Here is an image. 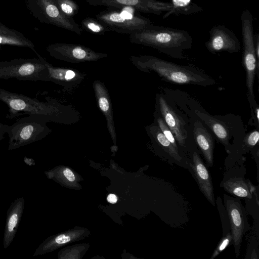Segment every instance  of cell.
Masks as SVG:
<instances>
[{
    "mask_svg": "<svg viewBox=\"0 0 259 259\" xmlns=\"http://www.w3.org/2000/svg\"><path fill=\"white\" fill-rule=\"evenodd\" d=\"M46 99V102H41L0 88V101L7 105L9 112L7 117L9 119L27 114L46 122L68 124L75 123L79 120V113L71 105H63L50 97Z\"/></svg>",
    "mask_w": 259,
    "mask_h": 259,
    "instance_id": "cell-1",
    "label": "cell"
},
{
    "mask_svg": "<svg viewBox=\"0 0 259 259\" xmlns=\"http://www.w3.org/2000/svg\"><path fill=\"white\" fill-rule=\"evenodd\" d=\"M129 39L177 59L185 58L183 52L191 49L193 43L188 31L153 24L129 34Z\"/></svg>",
    "mask_w": 259,
    "mask_h": 259,
    "instance_id": "cell-2",
    "label": "cell"
},
{
    "mask_svg": "<svg viewBox=\"0 0 259 259\" xmlns=\"http://www.w3.org/2000/svg\"><path fill=\"white\" fill-rule=\"evenodd\" d=\"M130 60L140 70L153 71L165 81L177 84L208 86L215 84L207 74L191 65L182 66L152 56H132Z\"/></svg>",
    "mask_w": 259,
    "mask_h": 259,
    "instance_id": "cell-3",
    "label": "cell"
},
{
    "mask_svg": "<svg viewBox=\"0 0 259 259\" xmlns=\"http://www.w3.org/2000/svg\"><path fill=\"white\" fill-rule=\"evenodd\" d=\"M253 21L251 12L247 9H244L241 14L243 41L242 64L246 74L247 98L251 110L257 105L253 93V84L255 76L258 74V61L255 53Z\"/></svg>",
    "mask_w": 259,
    "mask_h": 259,
    "instance_id": "cell-4",
    "label": "cell"
},
{
    "mask_svg": "<svg viewBox=\"0 0 259 259\" xmlns=\"http://www.w3.org/2000/svg\"><path fill=\"white\" fill-rule=\"evenodd\" d=\"M52 131L44 120L34 116H28L18 120L11 125L7 124L9 137V151L42 139Z\"/></svg>",
    "mask_w": 259,
    "mask_h": 259,
    "instance_id": "cell-5",
    "label": "cell"
},
{
    "mask_svg": "<svg viewBox=\"0 0 259 259\" xmlns=\"http://www.w3.org/2000/svg\"><path fill=\"white\" fill-rule=\"evenodd\" d=\"M49 81L47 67L37 58H18L0 62V79Z\"/></svg>",
    "mask_w": 259,
    "mask_h": 259,
    "instance_id": "cell-6",
    "label": "cell"
},
{
    "mask_svg": "<svg viewBox=\"0 0 259 259\" xmlns=\"http://www.w3.org/2000/svg\"><path fill=\"white\" fill-rule=\"evenodd\" d=\"M32 15L39 22L53 25L77 34L83 31L73 18L66 17L60 11L55 0H25Z\"/></svg>",
    "mask_w": 259,
    "mask_h": 259,
    "instance_id": "cell-7",
    "label": "cell"
},
{
    "mask_svg": "<svg viewBox=\"0 0 259 259\" xmlns=\"http://www.w3.org/2000/svg\"><path fill=\"white\" fill-rule=\"evenodd\" d=\"M121 11L109 9L99 13L96 18L117 33L130 34L151 25L150 19L137 14L120 9Z\"/></svg>",
    "mask_w": 259,
    "mask_h": 259,
    "instance_id": "cell-8",
    "label": "cell"
},
{
    "mask_svg": "<svg viewBox=\"0 0 259 259\" xmlns=\"http://www.w3.org/2000/svg\"><path fill=\"white\" fill-rule=\"evenodd\" d=\"M46 50L54 58L72 63L96 62L108 56L78 44L55 43L48 46Z\"/></svg>",
    "mask_w": 259,
    "mask_h": 259,
    "instance_id": "cell-9",
    "label": "cell"
},
{
    "mask_svg": "<svg viewBox=\"0 0 259 259\" xmlns=\"http://www.w3.org/2000/svg\"><path fill=\"white\" fill-rule=\"evenodd\" d=\"M225 207L229 218L232 243L236 256L239 255L242 237L249 228L244 208L237 198L224 194Z\"/></svg>",
    "mask_w": 259,
    "mask_h": 259,
    "instance_id": "cell-10",
    "label": "cell"
},
{
    "mask_svg": "<svg viewBox=\"0 0 259 259\" xmlns=\"http://www.w3.org/2000/svg\"><path fill=\"white\" fill-rule=\"evenodd\" d=\"M92 6H106L109 8L122 9L131 8L138 11L146 13L160 15L170 13L174 9L171 3L157 0H85Z\"/></svg>",
    "mask_w": 259,
    "mask_h": 259,
    "instance_id": "cell-11",
    "label": "cell"
},
{
    "mask_svg": "<svg viewBox=\"0 0 259 259\" xmlns=\"http://www.w3.org/2000/svg\"><path fill=\"white\" fill-rule=\"evenodd\" d=\"M209 38L205 47L212 54L226 51L229 53L240 51V44L235 34L221 25L212 27L209 31Z\"/></svg>",
    "mask_w": 259,
    "mask_h": 259,
    "instance_id": "cell-12",
    "label": "cell"
},
{
    "mask_svg": "<svg viewBox=\"0 0 259 259\" xmlns=\"http://www.w3.org/2000/svg\"><path fill=\"white\" fill-rule=\"evenodd\" d=\"M35 54L48 70L49 81L61 85L66 89L77 87L87 76L86 74L75 69L54 66L37 52Z\"/></svg>",
    "mask_w": 259,
    "mask_h": 259,
    "instance_id": "cell-13",
    "label": "cell"
},
{
    "mask_svg": "<svg viewBox=\"0 0 259 259\" xmlns=\"http://www.w3.org/2000/svg\"><path fill=\"white\" fill-rule=\"evenodd\" d=\"M25 199L19 197L14 200L7 211L4 232L3 246L7 248L12 243L18 230L23 213Z\"/></svg>",
    "mask_w": 259,
    "mask_h": 259,
    "instance_id": "cell-14",
    "label": "cell"
},
{
    "mask_svg": "<svg viewBox=\"0 0 259 259\" xmlns=\"http://www.w3.org/2000/svg\"><path fill=\"white\" fill-rule=\"evenodd\" d=\"M158 106L162 118L172 132L176 140L180 146H184L187 139L184 123L162 96L158 98Z\"/></svg>",
    "mask_w": 259,
    "mask_h": 259,
    "instance_id": "cell-15",
    "label": "cell"
},
{
    "mask_svg": "<svg viewBox=\"0 0 259 259\" xmlns=\"http://www.w3.org/2000/svg\"><path fill=\"white\" fill-rule=\"evenodd\" d=\"M93 88L98 107L105 116L108 131L114 142L116 140V133L113 115V108L108 91L104 83L97 79L93 83Z\"/></svg>",
    "mask_w": 259,
    "mask_h": 259,
    "instance_id": "cell-16",
    "label": "cell"
},
{
    "mask_svg": "<svg viewBox=\"0 0 259 259\" xmlns=\"http://www.w3.org/2000/svg\"><path fill=\"white\" fill-rule=\"evenodd\" d=\"M192 157V167L197 180L199 189L208 201L214 206L215 202L211 176L197 152L193 153Z\"/></svg>",
    "mask_w": 259,
    "mask_h": 259,
    "instance_id": "cell-17",
    "label": "cell"
},
{
    "mask_svg": "<svg viewBox=\"0 0 259 259\" xmlns=\"http://www.w3.org/2000/svg\"><path fill=\"white\" fill-rule=\"evenodd\" d=\"M194 137L208 165L212 166L213 163V142L212 137L200 122L195 123Z\"/></svg>",
    "mask_w": 259,
    "mask_h": 259,
    "instance_id": "cell-18",
    "label": "cell"
},
{
    "mask_svg": "<svg viewBox=\"0 0 259 259\" xmlns=\"http://www.w3.org/2000/svg\"><path fill=\"white\" fill-rule=\"evenodd\" d=\"M223 187L229 193L240 198L251 199L254 193L258 204L255 187L248 180L241 178H231L223 183Z\"/></svg>",
    "mask_w": 259,
    "mask_h": 259,
    "instance_id": "cell-19",
    "label": "cell"
},
{
    "mask_svg": "<svg viewBox=\"0 0 259 259\" xmlns=\"http://www.w3.org/2000/svg\"><path fill=\"white\" fill-rule=\"evenodd\" d=\"M10 45L27 47L36 53L33 43L23 33L7 27L0 22V46Z\"/></svg>",
    "mask_w": 259,
    "mask_h": 259,
    "instance_id": "cell-20",
    "label": "cell"
},
{
    "mask_svg": "<svg viewBox=\"0 0 259 259\" xmlns=\"http://www.w3.org/2000/svg\"><path fill=\"white\" fill-rule=\"evenodd\" d=\"M195 113L211 130L219 141L226 147L229 145L230 133L228 127L223 122L214 117L195 110Z\"/></svg>",
    "mask_w": 259,
    "mask_h": 259,
    "instance_id": "cell-21",
    "label": "cell"
},
{
    "mask_svg": "<svg viewBox=\"0 0 259 259\" xmlns=\"http://www.w3.org/2000/svg\"><path fill=\"white\" fill-rule=\"evenodd\" d=\"M146 131L147 134L153 138L171 157L177 161L181 160L179 151L166 139L157 125L154 124L149 125L146 127Z\"/></svg>",
    "mask_w": 259,
    "mask_h": 259,
    "instance_id": "cell-22",
    "label": "cell"
},
{
    "mask_svg": "<svg viewBox=\"0 0 259 259\" xmlns=\"http://www.w3.org/2000/svg\"><path fill=\"white\" fill-rule=\"evenodd\" d=\"M173 10L166 16L170 14L178 15L180 14L189 15L202 10V9L192 3L191 0H172Z\"/></svg>",
    "mask_w": 259,
    "mask_h": 259,
    "instance_id": "cell-23",
    "label": "cell"
},
{
    "mask_svg": "<svg viewBox=\"0 0 259 259\" xmlns=\"http://www.w3.org/2000/svg\"><path fill=\"white\" fill-rule=\"evenodd\" d=\"M82 29L94 34H104L110 29L97 19L87 17L81 22Z\"/></svg>",
    "mask_w": 259,
    "mask_h": 259,
    "instance_id": "cell-24",
    "label": "cell"
},
{
    "mask_svg": "<svg viewBox=\"0 0 259 259\" xmlns=\"http://www.w3.org/2000/svg\"><path fill=\"white\" fill-rule=\"evenodd\" d=\"M55 1L60 11L66 17L73 18L78 13L79 7L73 0Z\"/></svg>",
    "mask_w": 259,
    "mask_h": 259,
    "instance_id": "cell-25",
    "label": "cell"
},
{
    "mask_svg": "<svg viewBox=\"0 0 259 259\" xmlns=\"http://www.w3.org/2000/svg\"><path fill=\"white\" fill-rule=\"evenodd\" d=\"M156 122L157 126L160 129L166 139L170 142L172 146L178 150L179 149L176 143L175 138L162 118L159 116L158 117L156 118Z\"/></svg>",
    "mask_w": 259,
    "mask_h": 259,
    "instance_id": "cell-26",
    "label": "cell"
},
{
    "mask_svg": "<svg viewBox=\"0 0 259 259\" xmlns=\"http://www.w3.org/2000/svg\"><path fill=\"white\" fill-rule=\"evenodd\" d=\"M232 242V236L231 232H228L223 235L220 241L219 242L215 249L214 250L210 259L214 258L222 252Z\"/></svg>",
    "mask_w": 259,
    "mask_h": 259,
    "instance_id": "cell-27",
    "label": "cell"
},
{
    "mask_svg": "<svg viewBox=\"0 0 259 259\" xmlns=\"http://www.w3.org/2000/svg\"><path fill=\"white\" fill-rule=\"evenodd\" d=\"M258 140V131L257 130H254L247 135L244 142L246 146L249 148H252L257 145Z\"/></svg>",
    "mask_w": 259,
    "mask_h": 259,
    "instance_id": "cell-28",
    "label": "cell"
},
{
    "mask_svg": "<svg viewBox=\"0 0 259 259\" xmlns=\"http://www.w3.org/2000/svg\"><path fill=\"white\" fill-rule=\"evenodd\" d=\"M254 48H255V53L257 60L258 61L259 60V34L257 33L255 35H254Z\"/></svg>",
    "mask_w": 259,
    "mask_h": 259,
    "instance_id": "cell-29",
    "label": "cell"
},
{
    "mask_svg": "<svg viewBox=\"0 0 259 259\" xmlns=\"http://www.w3.org/2000/svg\"><path fill=\"white\" fill-rule=\"evenodd\" d=\"M63 174L65 177L69 181L73 182L75 180V177L74 174H73L72 171L69 168L65 169L63 171Z\"/></svg>",
    "mask_w": 259,
    "mask_h": 259,
    "instance_id": "cell-30",
    "label": "cell"
},
{
    "mask_svg": "<svg viewBox=\"0 0 259 259\" xmlns=\"http://www.w3.org/2000/svg\"><path fill=\"white\" fill-rule=\"evenodd\" d=\"M7 132V124L0 122V143L4 137Z\"/></svg>",
    "mask_w": 259,
    "mask_h": 259,
    "instance_id": "cell-31",
    "label": "cell"
},
{
    "mask_svg": "<svg viewBox=\"0 0 259 259\" xmlns=\"http://www.w3.org/2000/svg\"><path fill=\"white\" fill-rule=\"evenodd\" d=\"M107 200L109 203L114 204L117 202V198L115 195L110 194L107 197Z\"/></svg>",
    "mask_w": 259,
    "mask_h": 259,
    "instance_id": "cell-32",
    "label": "cell"
},
{
    "mask_svg": "<svg viewBox=\"0 0 259 259\" xmlns=\"http://www.w3.org/2000/svg\"><path fill=\"white\" fill-rule=\"evenodd\" d=\"M24 161L28 165H32L34 164V163H32V162L34 163V161L33 159L25 157L24 158Z\"/></svg>",
    "mask_w": 259,
    "mask_h": 259,
    "instance_id": "cell-33",
    "label": "cell"
}]
</instances>
